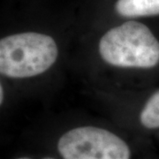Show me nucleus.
Here are the masks:
<instances>
[{"label":"nucleus","instance_id":"nucleus-6","mask_svg":"<svg viewBox=\"0 0 159 159\" xmlns=\"http://www.w3.org/2000/svg\"><path fill=\"white\" fill-rule=\"evenodd\" d=\"M3 93H4V90H3V87L1 86V90H0V94H1V97H0V101H1V103L3 102V99H4V97H3Z\"/></svg>","mask_w":159,"mask_h":159},{"label":"nucleus","instance_id":"nucleus-2","mask_svg":"<svg viewBox=\"0 0 159 159\" xmlns=\"http://www.w3.org/2000/svg\"><path fill=\"white\" fill-rule=\"evenodd\" d=\"M57 55V43L48 34H11L0 41V72L15 79L34 77L51 68Z\"/></svg>","mask_w":159,"mask_h":159},{"label":"nucleus","instance_id":"nucleus-7","mask_svg":"<svg viewBox=\"0 0 159 159\" xmlns=\"http://www.w3.org/2000/svg\"><path fill=\"white\" fill-rule=\"evenodd\" d=\"M16 159H32V158H29V157H19V158ZM43 159H56V158H53V157H43Z\"/></svg>","mask_w":159,"mask_h":159},{"label":"nucleus","instance_id":"nucleus-5","mask_svg":"<svg viewBox=\"0 0 159 159\" xmlns=\"http://www.w3.org/2000/svg\"><path fill=\"white\" fill-rule=\"evenodd\" d=\"M140 121L145 128H159V90L155 92L145 103L140 115Z\"/></svg>","mask_w":159,"mask_h":159},{"label":"nucleus","instance_id":"nucleus-1","mask_svg":"<svg viewBox=\"0 0 159 159\" xmlns=\"http://www.w3.org/2000/svg\"><path fill=\"white\" fill-rule=\"evenodd\" d=\"M99 52L105 62L119 67L151 68L159 63V42L147 26L134 20L103 34Z\"/></svg>","mask_w":159,"mask_h":159},{"label":"nucleus","instance_id":"nucleus-3","mask_svg":"<svg viewBox=\"0 0 159 159\" xmlns=\"http://www.w3.org/2000/svg\"><path fill=\"white\" fill-rule=\"evenodd\" d=\"M64 159H130L128 145L112 132L80 126L65 133L57 142Z\"/></svg>","mask_w":159,"mask_h":159},{"label":"nucleus","instance_id":"nucleus-4","mask_svg":"<svg viewBox=\"0 0 159 159\" xmlns=\"http://www.w3.org/2000/svg\"><path fill=\"white\" fill-rule=\"evenodd\" d=\"M115 10L127 18L154 16L159 14V0H118Z\"/></svg>","mask_w":159,"mask_h":159}]
</instances>
